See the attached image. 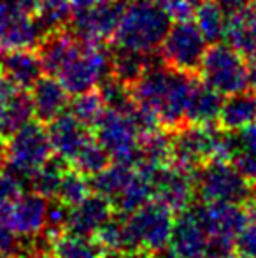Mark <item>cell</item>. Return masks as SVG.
I'll return each instance as SVG.
<instances>
[{
    "label": "cell",
    "mask_w": 256,
    "mask_h": 258,
    "mask_svg": "<svg viewBox=\"0 0 256 258\" xmlns=\"http://www.w3.org/2000/svg\"><path fill=\"white\" fill-rule=\"evenodd\" d=\"M197 79V74L176 71L160 58L158 63L153 60L139 81L128 90L137 104L153 111L161 126L172 132L186 125V109Z\"/></svg>",
    "instance_id": "obj_1"
},
{
    "label": "cell",
    "mask_w": 256,
    "mask_h": 258,
    "mask_svg": "<svg viewBox=\"0 0 256 258\" xmlns=\"http://www.w3.org/2000/svg\"><path fill=\"white\" fill-rule=\"evenodd\" d=\"M170 14L156 0H132L125 4L113 44L133 51H158L172 27Z\"/></svg>",
    "instance_id": "obj_2"
},
{
    "label": "cell",
    "mask_w": 256,
    "mask_h": 258,
    "mask_svg": "<svg viewBox=\"0 0 256 258\" xmlns=\"http://www.w3.org/2000/svg\"><path fill=\"white\" fill-rule=\"evenodd\" d=\"M55 155L48 128L39 119H32L7 139L6 160L0 169L7 170L28 188L32 174Z\"/></svg>",
    "instance_id": "obj_3"
},
{
    "label": "cell",
    "mask_w": 256,
    "mask_h": 258,
    "mask_svg": "<svg viewBox=\"0 0 256 258\" xmlns=\"http://www.w3.org/2000/svg\"><path fill=\"white\" fill-rule=\"evenodd\" d=\"M195 194L202 202L246 204L256 194L253 183L226 160H211L193 170Z\"/></svg>",
    "instance_id": "obj_4"
},
{
    "label": "cell",
    "mask_w": 256,
    "mask_h": 258,
    "mask_svg": "<svg viewBox=\"0 0 256 258\" xmlns=\"http://www.w3.org/2000/svg\"><path fill=\"white\" fill-rule=\"evenodd\" d=\"M198 78L225 97L251 90L249 63L228 42H218L207 48Z\"/></svg>",
    "instance_id": "obj_5"
},
{
    "label": "cell",
    "mask_w": 256,
    "mask_h": 258,
    "mask_svg": "<svg viewBox=\"0 0 256 258\" xmlns=\"http://www.w3.org/2000/svg\"><path fill=\"white\" fill-rule=\"evenodd\" d=\"M107 76H111V49H106L104 44L81 41L55 78L74 97L99 88Z\"/></svg>",
    "instance_id": "obj_6"
},
{
    "label": "cell",
    "mask_w": 256,
    "mask_h": 258,
    "mask_svg": "<svg viewBox=\"0 0 256 258\" xmlns=\"http://www.w3.org/2000/svg\"><path fill=\"white\" fill-rule=\"evenodd\" d=\"M93 136L102 144L113 162L137 165L140 158L142 136L125 112L107 107L93 126Z\"/></svg>",
    "instance_id": "obj_7"
},
{
    "label": "cell",
    "mask_w": 256,
    "mask_h": 258,
    "mask_svg": "<svg viewBox=\"0 0 256 258\" xmlns=\"http://www.w3.org/2000/svg\"><path fill=\"white\" fill-rule=\"evenodd\" d=\"M174 213L176 211L167 204L153 199L127 214L130 230L140 251L156 255L168 248L174 228Z\"/></svg>",
    "instance_id": "obj_8"
},
{
    "label": "cell",
    "mask_w": 256,
    "mask_h": 258,
    "mask_svg": "<svg viewBox=\"0 0 256 258\" xmlns=\"http://www.w3.org/2000/svg\"><path fill=\"white\" fill-rule=\"evenodd\" d=\"M207 41L192 20L174 21L160 46V58L165 65L186 74H200Z\"/></svg>",
    "instance_id": "obj_9"
},
{
    "label": "cell",
    "mask_w": 256,
    "mask_h": 258,
    "mask_svg": "<svg viewBox=\"0 0 256 258\" xmlns=\"http://www.w3.org/2000/svg\"><path fill=\"white\" fill-rule=\"evenodd\" d=\"M212 239V256H221L233 251L235 237L249 223L246 207L232 202H202L195 206Z\"/></svg>",
    "instance_id": "obj_10"
},
{
    "label": "cell",
    "mask_w": 256,
    "mask_h": 258,
    "mask_svg": "<svg viewBox=\"0 0 256 258\" xmlns=\"http://www.w3.org/2000/svg\"><path fill=\"white\" fill-rule=\"evenodd\" d=\"M49 199L28 191L0 209V221L20 239H35L48 227Z\"/></svg>",
    "instance_id": "obj_11"
},
{
    "label": "cell",
    "mask_w": 256,
    "mask_h": 258,
    "mask_svg": "<svg viewBox=\"0 0 256 258\" xmlns=\"http://www.w3.org/2000/svg\"><path fill=\"white\" fill-rule=\"evenodd\" d=\"M139 167V165H137ZM144 169V167H140ZM151 177V186H153V197L161 201L176 213L192 207L195 194V181L193 172L185 170L174 163L154 167V169H144Z\"/></svg>",
    "instance_id": "obj_12"
},
{
    "label": "cell",
    "mask_w": 256,
    "mask_h": 258,
    "mask_svg": "<svg viewBox=\"0 0 256 258\" xmlns=\"http://www.w3.org/2000/svg\"><path fill=\"white\" fill-rule=\"evenodd\" d=\"M168 249L178 258H211L212 239L205 228L197 207L178 213L174 220Z\"/></svg>",
    "instance_id": "obj_13"
},
{
    "label": "cell",
    "mask_w": 256,
    "mask_h": 258,
    "mask_svg": "<svg viewBox=\"0 0 256 258\" xmlns=\"http://www.w3.org/2000/svg\"><path fill=\"white\" fill-rule=\"evenodd\" d=\"M125 4L120 0L102 4L92 9L79 11L72 14L70 30L81 41L97 42V44H111L120 25Z\"/></svg>",
    "instance_id": "obj_14"
},
{
    "label": "cell",
    "mask_w": 256,
    "mask_h": 258,
    "mask_svg": "<svg viewBox=\"0 0 256 258\" xmlns=\"http://www.w3.org/2000/svg\"><path fill=\"white\" fill-rule=\"evenodd\" d=\"M48 32L42 28L35 14H16L0 11V48L2 49H37Z\"/></svg>",
    "instance_id": "obj_15"
},
{
    "label": "cell",
    "mask_w": 256,
    "mask_h": 258,
    "mask_svg": "<svg viewBox=\"0 0 256 258\" xmlns=\"http://www.w3.org/2000/svg\"><path fill=\"white\" fill-rule=\"evenodd\" d=\"M0 74L16 88L30 90L44 74V67L37 49L0 48Z\"/></svg>",
    "instance_id": "obj_16"
},
{
    "label": "cell",
    "mask_w": 256,
    "mask_h": 258,
    "mask_svg": "<svg viewBox=\"0 0 256 258\" xmlns=\"http://www.w3.org/2000/svg\"><path fill=\"white\" fill-rule=\"evenodd\" d=\"M48 134L55 155L62 156L68 163L79 153V150L93 137L88 126L79 121L70 111H65L58 118L49 121Z\"/></svg>",
    "instance_id": "obj_17"
},
{
    "label": "cell",
    "mask_w": 256,
    "mask_h": 258,
    "mask_svg": "<svg viewBox=\"0 0 256 258\" xmlns=\"http://www.w3.org/2000/svg\"><path fill=\"white\" fill-rule=\"evenodd\" d=\"M114 214V207L106 197L99 194H90L84 201L68 207V218L65 230L82 235H93L102 228V225Z\"/></svg>",
    "instance_id": "obj_18"
},
{
    "label": "cell",
    "mask_w": 256,
    "mask_h": 258,
    "mask_svg": "<svg viewBox=\"0 0 256 258\" xmlns=\"http://www.w3.org/2000/svg\"><path fill=\"white\" fill-rule=\"evenodd\" d=\"M32 102H34L35 119L42 123H49L65 111H68L70 105V93L65 90V86L55 76H41L30 90Z\"/></svg>",
    "instance_id": "obj_19"
},
{
    "label": "cell",
    "mask_w": 256,
    "mask_h": 258,
    "mask_svg": "<svg viewBox=\"0 0 256 258\" xmlns=\"http://www.w3.org/2000/svg\"><path fill=\"white\" fill-rule=\"evenodd\" d=\"M219 92L205 85L202 79H197L186 109V123L192 125H214L219 119V112L223 107V99Z\"/></svg>",
    "instance_id": "obj_20"
},
{
    "label": "cell",
    "mask_w": 256,
    "mask_h": 258,
    "mask_svg": "<svg viewBox=\"0 0 256 258\" xmlns=\"http://www.w3.org/2000/svg\"><path fill=\"white\" fill-rule=\"evenodd\" d=\"M49 253L53 258H102L106 251L93 235L62 230L49 239Z\"/></svg>",
    "instance_id": "obj_21"
},
{
    "label": "cell",
    "mask_w": 256,
    "mask_h": 258,
    "mask_svg": "<svg viewBox=\"0 0 256 258\" xmlns=\"http://www.w3.org/2000/svg\"><path fill=\"white\" fill-rule=\"evenodd\" d=\"M256 121V92L246 90L228 95L223 102L218 125L223 130L235 132Z\"/></svg>",
    "instance_id": "obj_22"
},
{
    "label": "cell",
    "mask_w": 256,
    "mask_h": 258,
    "mask_svg": "<svg viewBox=\"0 0 256 258\" xmlns=\"http://www.w3.org/2000/svg\"><path fill=\"white\" fill-rule=\"evenodd\" d=\"M225 41L249 60L256 54V13L244 9L226 18Z\"/></svg>",
    "instance_id": "obj_23"
},
{
    "label": "cell",
    "mask_w": 256,
    "mask_h": 258,
    "mask_svg": "<svg viewBox=\"0 0 256 258\" xmlns=\"http://www.w3.org/2000/svg\"><path fill=\"white\" fill-rule=\"evenodd\" d=\"M137 172L135 165H130V163H120L113 162L102 169L100 172L93 174L90 177V183H92V190L95 194L106 197L111 204L118 201L121 194L125 191V188L130 184V181L133 179Z\"/></svg>",
    "instance_id": "obj_24"
},
{
    "label": "cell",
    "mask_w": 256,
    "mask_h": 258,
    "mask_svg": "<svg viewBox=\"0 0 256 258\" xmlns=\"http://www.w3.org/2000/svg\"><path fill=\"white\" fill-rule=\"evenodd\" d=\"M153 54L133 51V49L114 44V48L111 49V76H114L118 81L130 88L133 83L139 81L140 76L153 63Z\"/></svg>",
    "instance_id": "obj_25"
},
{
    "label": "cell",
    "mask_w": 256,
    "mask_h": 258,
    "mask_svg": "<svg viewBox=\"0 0 256 258\" xmlns=\"http://www.w3.org/2000/svg\"><path fill=\"white\" fill-rule=\"evenodd\" d=\"M35 116L34 102H32V95L28 90L18 88L9 100L0 111V136L9 139L13 134H16L23 125L32 121Z\"/></svg>",
    "instance_id": "obj_26"
},
{
    "label": "cell",
    "mask_w": 256,
    "mask_h": 258,
    "mask_svg": "<svg viewBox=\"0 0 256 258\" xmlns=\"http://www.w3.org/2000/svg\"><path fill=\"white\" fill-rule=\"evenodd\" d=\"M68 167H70V163L67 160H63L58 155H53L41 169H37L32 174L30 181H28L30 191H35L46 199H55Z\"/></svg>",
    "instance_id": "obj_27"
},
{
    "label": "cell",
    "mask_w": 256,
    "mask_h": 258,
    "mask_svg": "<svg viewBox=\"0 0 256 258\" xmlns=\"http://www.w3.org/2000/svg\"><path fill=\"white\" fill-rule=\"evenodd\" d=\"M226 14L216 0H200L195 11V23L207 44H218L225 39Z\"/></svg>",
    "instance_id": "obj_28"
},
{
    "label": "cell",
    "mask_w": 256,
    "mask_h": 258,
    "mask_svg": "<svg viewBox=\"0 0 256 258\" xmlns=\"http://www.w3.org/2000/svg\"><path fill=\"white\" fill-rule=\"evenodd\" d=\"M72 14L74 11L70 0H37L35 18L46 32L67 28L70 25Z\"/></svg>",
    "instance_id": "obj_29"
},
{
    "label": "cell",
    "mask_w": 256,
    "mask_h": 258,
    "mask_svg": "<svg viewBox=\"0 0 256 258\" xmlns=\"http://www.w3.org/2000/svg\"><path fill=\"white\" fill-rule=\"evenodd\" d=\"M109 163H111V156L107 155L104 146L97 141V137L93 136L92 139L79 150V153L72 158L70 167H74L75 170L82 172L84 176L92 177L93 174L106 169Z\"/></svg>",
    "instance_id": "obj_30"
},
{
    "label": "cell",
    "mask_w": 256,
    "mask_h": 258,
    "mask_svg": "<svg viewBox=\"0 0 256 258\" xmlns=\"http://www.w3.org/2000/svg\"><path fill=\"white\" fill-rule=\"evenodd\" d=\"M106 109V102H104L99 88L74 95V100H70V105H68V111L79 121L84 123L88 128H93L97 125V121L100 119V116L104 114Z\"/></svg>",
    "instance_id": "obj_31"
},
{
    "label": "cell",
    "mask_w": 256,
    "mask_h": 258,
    "mask_svg": "<svg viewBox=\"0 0 256 258\" xmlns=\"http://www.w3.org/2000/svg\"><path fill=\"white\" fill-rule=\"evenodd\" d=\"M90 194H93L90 177L75 170L74 167H68L55 199L62 201L67 206H75L81 201H84Z\"/></svg>",
    "instance_id": "obj_32"
},
{
    "label": "cell",
    "mask_w": 256,
    "mask_h": 258,
    "mask_svg": "<svg viewBox=\"0 0 256 258\" xmlns=\"http://www.w3.org/2000/svg\"><path fill=\"white\" fill-rule=\"evenodd\" d=\"M233 134V156L247 155L256 158V123L235 130ZM232 156V160H233Z\"/></svg>",
    "instance_id": "obj_33"
},
{
    "label": "cell",
    "mask_w": 256,
    "mask_h": 258,
    "mask_svg": "<svg viewBox=\"0 0 256 258\" xmlns=\"http://www.w3.org/2000/svg\"><path fill=\"white\" fill-rule=\"evenodd\" d=\"M23 183L7 170H0V209L9 206L23 194Z\"/></svg>",
    "instance_id": "obj_34"
},
{
    "label": "cell",
    "mask_w": 256,
    "mask_h": 258,
    "mask_svg": "<svg viewBox=\"0 0 256 258\" xmlns=\"http://www.w3.org/2000/svg\"><path fill=\"white\" fill-rule=\"evenodd\" d=\"M233 251L240 258H256V223H247L233 242Z\"/></svg>",
    "instance_id": "obj_35"
},
{
    "label": "cell",
    "mask_w": 256,
    "mask_h": 258,
    "mask_svg": "<svg viewBox=\"0 0 256 258\" xmlns=\"http://www.w3.org/2000/svg\"><path fill=\"white\" fill-rule=\"evenodd\" d=\"M21 253H23V241L0 221V255L21 256Z\"/></svg>",
    "instance_id": "obj_36"
},
{
    "label": "cell",
    "mask_w": 256,
    "mask_h": 258,
    "mask_svg": "<svg viewBox=\"0 0 256 258\" xmlns=\"http://www.w3.org/2000/svg\"><path fill=\"white\" fill-rule=\"evenodd\" d=\"M16 90L18 88L13 85V83H9L2 74H0V111H2L4 105H6V102L9 100V97L13 95Z\"/></svg>",
    "instance_id": "obj_37"
},
{
    "label": "cell",
    "mask_w": 256,
    "mask_h": 258,
    "mask_svg": "<svg viewBox=\"0 0 256 258\" xmlns=\"http://www.w3.org/2000/svg\"><path fill=\"white\" fill-rule=\"evenodd\" d=\"M107 2H113V0H70L72 11H74V13H79V11H86V9H92V7L102 6V4H107Z\"/></svg>",
    "instance_id": "obj_38"
},
{
    "label": "cell",
    "mask_w": 256,
    "mask_h": 258,
    "mask_svg": "<svg viewBox=\"0 0 256 258\" xmlns=\"http://www.w3.org/2000/svg\"><path fill=\"white\" fill-rule=\"evenodd\" d=\"M102 258H153V255L147 253V251H130V253L106 251Z\"/></svg>",
    "instance_id": "obj_39"
},
{
    "label": "cell",
    "mask_w": 256,
    "mask_h": 258,
    "mask_svg": "<svg viewBox=\"0 0 256 258\" xmlns=\"http://www.w3.org/2000/svg\"><path fill=\"white\" fill-rule=\"evenodd\" d=\"M244 206H246V213H247L249 221H251V223H256V194Z\"/></svg>",
    "instance_id": "obj_40"
},
{
    "label": "cell",
    "mask_w": 256,
    "mask_h": 258,
    "mask_svg": "<svg viewBox=\"0 0 256 258\" xmlns=\"http://www.w3.org/2000/svg\"><path fill=\"white\" fill-rule=\"evenodd\" d=\"M249 76H251V90L256 92V54L249 58Z\"/></svg>",
    "instance_id": "obj_41"
},
{
    "label": "cell",
    "mask_w": 256,
    "mask_h": 258,
    "mask_svg": "<svg viewBox=\"0 0 256 258\" xmlns=\"http://www.w3.org/2000/svg\"><path fill=\"white\" fill-rule=\"evenodd\" d=\"M6 137L0 136V167H2L4 160H6V150H7V143H6Z\"/></svg>",
    "instance_id": "obj_42"
},
{
    "label": "cell",
    "mask_w": 256,
    "mask_h": 258,
    "mask_svg": "<svg viewBox=\"0 0 256 258\" xmlns=\"http://www.w3.org/2000/svg\"><path fill=\"white\" fill-rule=\"evenodd\" d=\"M153 258H178V256H174L170 253V255H168V253H165V251H161V253H156V255H153Z\"/></svg>",
    "instance_id": "obj_43"
},
{
    "label": "cell",
    "mask_w": 256,
    "mask_h": 258,
    "mask_svg": "<svg viewBox=\"0 0 256 258\" xmlns=\"http://www.w3.org/2000/svg\"><path fill=\"white\" fill-rule=\"evenodd\" d=\"M216 258H240L239 255H237L235 251H230V253H226V255H221V256H216Z\"/></svg>",
    "instance_id": "obj_44"
},
{
    "label": "cell",
    "mask_w": 256,
    "mask_h": 258,
    "mask_svg": "<svg viewBox=\"0 0 256 258\" xmlns=\"http://www.w3.org/2000/svg\"><path fill=\"white\" fill-rule=\"evenodd\" d=\"M251 9H253L254 13H256V0H251Z\"/></svg>",
    "instance_id": "obj_45"
},
{
    "label": "cell",
    "mask_w": 256,
    "mask_h": 258,
    "mask_svg": "<svg viewBox=\"0 0 256 258\" xmlns=\"http://www.w3.org/2000/svg\"><path fill=\"white\" fill-rule=\"evenodd\" d=\"M120 2H123V4H128V2H132V0H120Z\"/></svg>",
    "instance_id": "obj_46"
},
{
    "label": "cell",
    "mask_w": 256,
    "mask_h": 258,
    "mask_svg": "<svg viewBox=\"0 0 256 258\" xmlns=\"http://www.w3.org/2000/svg\"><path fill=\"white\" fill-rule=\"evenodd\" d=\"M197 2H200V0H197Z\"/></svg>",
    "instance_id": "obj_47"
},
{
    "label": "cell",
    "mask_w": 256,
    "mask_h": 258,
    "mask_svg": "<svg viewBox=\"0 0 256 258\" xmlns=\"http://www.w3.org/2000/svg\"><path fill=\"white\" fill-rule=\"evenodd\" d=\"M0 2H2V0H0Z\"/></svg>",
    "instance_id": "obj_48"
}]
</instances>
